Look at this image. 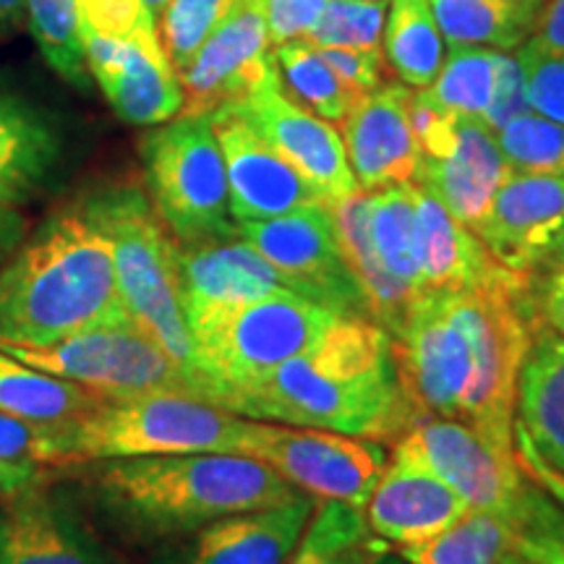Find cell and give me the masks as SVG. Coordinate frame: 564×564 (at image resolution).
Here are the masks:
<instances>
[{
  "mask_svg": "<svg viewBox=\"0 0 564 564\" xmlns=\"http://www.w3.org/2000/svg\"><path fill=\"white\" fill-rule=\"evenodd\" d=\"M539 324L533 278L491 291L415 293L392 337L411 413L460 421L512 447L520 371Z\"/></svg>",
  "mask_w": 564,
  "mask_h": 564,
  "instance_id": "cell-1",
  "label": "cell"
},
{
  "mask_svg": "<svg viewBox=\"0 0 564 564\" xmlns=\"http://www.w3.org/2000/svg\"><path fill=\"white\" fill-rule=\"evenodd\" d=\"M225 411L377 442H394L413 419L392 337L364 314L337 316L308 348L232 394Z\"/></svg>",
  "mask_w": 564,
  "mask_h": 564,
  "instance_id": "cell-2",
  "label": "cell"
},
{
  "mask_svg": "<svg viewBox=\"0 0 564 564\" xmlns=\"http://www.w3.org/2000/svg\"><path fill=\"white\" fill-rule=\"evenodd\" d=\"M129 324L110 241L79 202L55 209L0 264V343L42 348Z\"/></svg>",
  "mask_w": 564,
  "mask_h": 564,
  "instance_id": "cell-3",
  "label": "cell"
},
{
  "mask_svg": "<svg viewBox=\"0 0 564 564\" xmlns=\"http://www.w3.org/2000/svg\"><path fill=\"white\" fill-rule=\"evenodd\" d=\"M89 465L82 478L97 510L139 541L192 535L228 514L264 510L301 489L243 455H141Z\"/></svg>",
  "mask_w": 564,
  "mask_h": 564,
  "instance_id": "cell-4",
  "label": "cell"
},
{
  "mask_svg": "<svg viewBox=\"0 0 564 564\" xmlns=\"http://www.w3.org/2000/svg\"><path fill=\"white\" fill-rule=\"evenodd\" d=\"M79 204L110 241L118 291L131 324L158 343L207 398L194 337L181 308L178 246L150 196L133 183H110L84 194Z\"/></svg>",
  "mask_w": 564,
  "mask_h": 564,
  "instance_id": "cell-5",
  "label": "cell"
},
{
  "mask_svg": "<svg viewBox=\"0 0 564 564\" xmlns=\"http://www.w3.org/2000/svg\"><path fill=\"white\" fill-rule=\"evenodd\" d=\"M251 419L192 394L108 398L61 426L66 465L141 455H243Z\"/></svg>",
  "mask_w": 564,
  "mask_h": 564,
  "instance_id": "cell-6",
  "label": "cell"
},
{
  "mask_svg": "<svg viewBox=\"0 0 564 564\" xmlns=\"http://www.w3.org/2000/svg\"><path fill=\"white\" fill-rule=\"evenodd\" d=\"M150 202L178 246L232 241L228 175L212 116H175L139 141Z\"/></svg>",
  "mask_w": 564,
  "mask_h": 564,
  "instance_id": "cell-7",
  "label": "cell"
},
{
  "mask_svg": "<svg viewBox=\"0 0 564 564\" xmlns=\"http://www.w3.org/2000/svg\"><path fill=\"white\" fill-rule=\"evenodd\" d=\"M343 312L295 291H280L225 314L194 335L196 366L209 403L225 408L232 394L308 348Z\"/></svg>",
  "mask_w": 564,
  "mask_h": 564,
  "instance_id": "cell-8",
  "label": "cell"
},
{
  "mask_svg": "<svg viewBox=\"0 0 564 564\" xmlns=\"http://www.w3.org/2000/svg\"><path fill=\"white\" fill-rule=\"evenodd\" d=\"M394 442L453 486L470 510L497 514L512 528L525 525L546 499L518 465L514 447H497L460 421L413 415Z\"/></svg>",
  "mask_w": 564,
  "mask_h": 564,
  "instance_id": "cell-9",
  "label": "cell"
},
{
  "mask_svg": "<svg viewBox=\"0 0 564 564\" xmlns=\"http://www.w3.org/2000/svg\"><path fill=\"white\" fill-rule=\"evenodd\" d=\"M0 350L32 369L84 384L105 398L167 392L207 400L202 387L158 343L131 324L91 329L42 348L0 343Z\"/></svg>",
  "mask_w": 564,
  "mask_h": 564,
  "instance_id": "cell-10",
  "label": "cell"
},
{
  "mask_svg": "<svg viewBox=\"0 0 564 564\" xmlns=\"http://www.w3.org/2000/svg\"><path fill=\"white\" fill-rule=\"evenodd\" d=\"M243 457L267 463L316 499H335L361 512L387 465V449L377 440L253 419Z\"/></svg>",
  "mask_w": 564,
  "mask_h": 564,
  "instance_id": "cell-11",
  "label": "cell"
},
{
  "mask_svg": "<svg viewBox=\"0 0 564 564\" xmlns=\"http://www.w3.org/2000/svg\"><path fill=\"white\" fill-rule=\"evenodd\" d=\"M238 236L270 262L288 288L343 314H364V299L343 262L333 212L324 204L270 220L238 223Z\"/></svg>",
  "mask_w": 564,
  "mask_h": 564,
  "instance_id": "cell-12",
  "label": "cell"
},
{
  "mask_svg": "<svg viewBox=\"0 0 564 564\" xmlns=\"http://www.w3.org/2000/svg\"><path fill=\"white\" fill-rule=\"evenodd\" d=\"M225 108H232L249 121L251 129L314 188L324 207H335L361 188L350 171L340 133L288 95L278 66L243 100Z\"/></svg>",
  "mask_w": 564,
  "mask_h": 564,
  "instance_id": "cell-13",
  "label": "cell"
},
{
  "mask_svg": "<svg viewBox=\"0 0 564 564\" xmlns=\"http://www.w3.org/2000/svg\"><path fill=\"white\" fill-rule=\"evenodd\" d=\"M91 82L121 121L131 126H160L183 110V87L160 32L110 40L82 32Z\"/></svg>",
  "mask_w": 564,
  "mask_h": 564,
  "instance_id": "cell-14",
  "label": "cell"
},
{
  "mask_svg": "<svg viewBox=\"0 0 564 564\" xmlns=\"http://www.w3.org/2000/svg\"><path fill=\"white\" fill-rule=\"evenodd\" d=\"M272 68L274 58L262 11L253 0H236L220 26L178 70L183 87L181 112L202 116L243 100L270 76Z\"/></svg>",
  "mask_w": 564,
  "mask_h": 564,
  "instance_id": "cell-15",
  "label": "cell"
},
{
  "mask_svg": "<svg viewBox=\"0 0 564 564\" xmlns=\"http://www.w3.org/2000/svg\"><path fill=\"white\" fill-rule=\"evenodd\" d=\"M68 133L55 112L0 74V202L24 207L61 181Z\"/></svg>",
  "mask_w": 564,
  "mask_h": 564,
  "instance_id": "cell-16",
  "label": "cell"
},
{
  "mask_svg": "<svg viewBox=\"0 0 564 564\" xmlns=\"http://www.w3.org/2000/svg\"><path fill=\"white\" fill-rule=\"evenodd\" d=\"M364 512L371 533L400 552L436 539L465 518L470 507L411 449L392 442V455Z\"/></svg>",
  "mask_w": 564,
  "mask_h": 564,
  "instance_id": "cell-17",
  "label": "cell"
},
{
  "mask_svg": "<svg viewBox=\"0 0 564 564\" xmlns=\"http://www.w3.org/2000/svg\"><path fill=\"white\" fill-rule=\"evenodd\" d=\"M280 291L291 288L243 238L178 246L181 308L192 337L246 303L262 301Z\"/></svg>",
  "mask_w": 564,
  "mask_h": 564,
  "instance_id": "cell-18",
  "label": "cell"
},
{
  "mask_svg": "<svg viewBox=\"0 0 564 564\" xmlns=\"http://www.w3.org/2000/svg\"><path fill=\"white\" fill-rule=\"evenodd\" d=\"M564 228V175L510 173L474 232L507 270L533 274Z\"/></svg>",
  "mask_w": 564,
  "mask_h": 564,
  "instance_id": "cell-19",
  "label": "cell"
},
{
  "mask_svg": "<svg viewBox=\"0 0 564 564\" xmlns=\"http://www.w3.org/2000/svg\"><path fill=\"white\" fill-rule=\"evenodd\" d=\"M209 116L228 175L232 220H270L308 204H322L314 188L236 110L217 108Z\"/></svg>",
  "mask_w": 564,
  "mask_h": 564,
  "instance_id": "cell-20",
  "label": "cell"
},
{
  "mask_svg": "<svg viewBox=\"0 0 564 564\" xmlns=\"http://www.w3.org/2000/svg\"><path fill=\"white\" fill-rule=\"evenodd\" d=\"M413 89L387 82L356 100L343 121V144L350 171L364 192L413 183L421 165L408 105Z\"/></svg>",
  "mask_w": 564,
  "mask_h": 564,
  "instance_id": "cell-21",
  "label": "cell"
},
{
  "mask_svg": "<svg viewBox=\"0 0 564 564\" xmlns=\"http://www.w3.org/2000/svg\"><path fill=\"white\" fill-rule=\"evenodd\" d=\"M415 262L421 291H491L528 282L533 274L507 270L491 257L474 230L449 215L447 207L413 183Z\"/></svg>",
  "mask_w": 564,
  "mask_h": 564,
  "instance_id": "cell-22",
  "label": "cell"
},
{
  "mask_svg": "<svg viewBox=\"0 0 564 564\" xmlns=\"http://www.w3.org/2000/svg\"><path fill=\"white\" fill-rule=\"evenodd\" d=\"M319 505L299 491L288 502L238 512L199 528L167 564H285Z\"/></svg>",
  "mask_w": 564,
  "mask_h": 564,
  "instance_id": "cell-23",
  "label": "cell"
},
{
  "mask_svg": "<svg viewBox=\"0 0 564 564\" xmlns=\"http://www.w3.org/2000/svg\"><path fill=\"white\" fill-rule=\"evenodd\" d=\"M0 564H108L76 514L40 484L3 499Z\"/></svg>",
  "mask_w": 564,
  "mask_h": 564,
  "instance_id": "cell-24",
  "label": "cell"
},
{
  "mask_svg": "<svg viewBox=\"0 0 564 564\" xmlns=\"http://www.w3.org/2000/svg\"><path fill=\"white\" fill-rule=\"evenodd\" d=\"M510 173L497 133L478 118H460L453 152L440 160H421L413 183L436 196L455 220L474 230Z\"/></svg>",
  "mask_w": 564,
  "mask_h": 564,
  "instance_id": "cell-25",
  "label": "cell"
},
{
  "mask_svg": "<svg viewBox=\"0 0 564 564\" xmlns=\"http://www.w3.org/2000/svg\"><path fill=\"white\" fill-rule=\"evenodd\" d=\"M329 212H333L335 236L337 246H340L343 262L348 264L352 280H356L358 291H361L366 316L377 322L387 335L394 337L415 293L387 272L377 249H373L369 225V192L358 188L348 199L329 207Z\"/></svg>",
  "mask_w": 564,
  "mask_h": 564,
  "instance_id": "cell-26",
  "label": "cell"
},
{
  "mask_svg": "<svg viewBox=\"0 0 564 564\" xmlns=\"http://www.w3.org/2000/svg\"><path fill=\"white\" fill-rule=\"evenodd\" d=\"M514 413L535 453L564 470V337L539 324L523 371Z\"/></svg>",
  "mask_w": 564,
  "mask_h": 564,
  "instance_id": "cell-27",
  "label": "cell"
},
{
  "mask_svg": "<svg viewBox=\"0 0 564 564\" xmlns=\"http://www.w3.org/2000/svg\"><path fill=\"white\" fill-rule=\"evenodd\" d=\"M449 47L518 51L533 37L546 0H426Z\"/></svg>",
  "mask_w": 564,
  "mask_h": 564,
  "instance_id": "cell-28",
  "label": "cell"
},
{
  "mask_svg": "<svg viewBox=\"0 0 564 564\" xmlns=\"http://www.w3.org/2000/svg\"><path fill=\"white\" fill-rule=\"evenodd\" d=\"M105 400V394L89 387L32 369L0 350V413L45 426H66L100 408Z\"/></svg>",
  "mask_w": 564,
  "mask_h": 564,
  "instance_id": "cell-29",
  "label": "cell"
},
{
  "mask_svg": "<svg viewBox=\"0 0 564 564\" xmlns=\"http://www.w3.org/2000/svg\"><path fill=\"white\" fill-rule=\"evenodd\" d=\"M382 55L405 87H432L444 63V40L426 0H392Z\"/></svg>",
  "mask_w": 564,
  "mask_h": 564,
  "instance_id": "cell-30",
  "label": "cell"
},
{
  "mask_svg": "<svg viewBox=\"0 0 564 564\" xmlns=\"http://www.w3.org/2000/svg\"><path fill=\"white\" fill-rule=\"evenodd\" d=\"M384 552H390V546L371 533L361 510L335 499H319L285 564H369Z\"/></svg>",
  "mask_w": 564,
  "mask_h": 564,
  "instance_id": "cell-31",
  "label": "cell"
},
{
  "mask_svg": "<svg viewBox=\"0 0 564 564\" xmlns=\"http://www.w3.org/2000/svg\"><path fill=\"white\" fill-rule=\"evenodd\" d=\"M274 66H278L282 87L295 102L312 110L314 116L329 123H343L358 97L345 89L335 70L322 61V55L303 40L282 42L272 47Z\"/></svg>",
  "mask_w": 564,
  "mask_h": 564,
  "instance_id": "cell-32",
  "label": "cell"
},
{
  "mask_svg": "<svg viewBox=\"0 0 564 564\" xmlns=\"http://www.w3.org/2000/svg\"><path fill=\"white\" fill-rule=\"evenodd\" d=\"M371 241L387 272L419 293V262H415V202L413 183L369 192Z\"/></svg>",
  "mask_w": 564,
  "mask_h": 564,
  "instance_id": "cell-33",
  "label": "cell"
},
{
  "mask_svg": "<svg viewBox=\"0 0 564 564\" xmlns=\"http://www.w3.org/2000/svg\"><path fill=\"white\" fill-rule=\"evenodd\" d=\"M398 554L408 564H499L512 554V531L497 514L470 510L436 539Z\"/></svg>",
  "mask_w": 564,
  "mask_h": 564,
  "instance_id": "cell-34",
  "label": "cell"
},
{
  "mask_svg": "<svg viewBox=\"0 0 564 564\" xmlns=\"http://www.w3.org/2000/svg\"><path fill=\"white\" fill-rule=\"evenodd\" d=\"M26 26L42 58L74 89H89V68L82 42L79 0H26Z\"/></svg>",
  "mask_w": 564,
  "mask_h": 564,
  "instance_id": "cell-35",
  "label": "cell"
},
{
  "mask_svg": "<svg viewBox=\"0 0 564 564\" xmlns=\"http://www.w3.org/2000/svg\"><path fill=\"white\" fill-rule=\"evenodd\" d=\"M499 51L491 47H449L447 63L426 91L440 108L457 118H478L489 108L494 84H497Z\"/></svg>",
  "mask_w": 564,
  "mask_h": 564,
  "instance_id": "cell-36",
  "label": "cell"
},
{
  "mask_svg": "<svg viewBox=\"0 0 564 564\" xmlns=\"http://www.w3.org/2000/svg\"><path fill=\"white\" fill-rule=\"evenodd\" d=\"M494 133L512 173L564 175V126L528 110Z\"/></svg>",
  "mask_w": 564,
  "mask_h": 564,
  "instance_id": "cell-37",
  "label": "cell"
},
{
  "mask_svg": "<svg viewBox=\"0 0 564 564\" xmlns=\"http://www.w3.org/2000/svg\"><path fill=\"white\" fill-rule=\"evenodd\" d=\"M387 0H327L303 42L312 47L382 51Z\"/></svg>",
  "mask_w": 564,
  "mask_h": 564,
  "instance_id": "cell-38",
  "label": "cell"
},
{
  "mask_svg": "<svg viewBox=\"0 0 564 564\" xmlns=\"http://www.w3.org/2000/svg\"><path fill=\"white\" fill-rule=\"evenodd\" d=\"M232 6L236 0H171L165 6V11L160 13L158 32L175 70L194 58Z\"/></svg>",
  "mask_w": 564,
  "mask_h": 564,
  "instance_id": "cell-39",
  "label": "cell"
},
{
  "mask_svg": "<svg viewBox=\"0 0 564 564\" xmlns=\"http://www.w3.org/2000/svg\"><path fill=\"white\" fill-rule=\"evenodd\" d=\"M525 97L533 112L564 126V53L541 47L533 37L518 47Z\"/></svg>",
  "mask_w": 564,
  "mask_h": 564,
  "instance_id": "cell-40",
  "label": "cell"
},
{
  "mask_svg": "<svg viewBox=\"0 0 564 564\" xmlns=\"http://www.w3.org/2000/svg\"><path fill=\"white\" fill-rule=\"evenodd\" d=\"M0 463L9 465H66L61 444V426L32 423L0 413Z\"/></svg>",
  "mask_w": 564,
  "mask_h": 564,
  "instance_id": "cell-41",
  "label": "cell"
},
{
  "mask_svg": "<svg viewBox=\"0 0 564 564\" xmlns=\"http://www.w3.org/2000/svg\"><path fill=\"white\" fill-rule=\"evenodd\" d=\"M322 61L335 70L350 95L361 100L364 95L382 87L384 55L382 51H356V47H314Z\"/></svg>",
  "mask_w": 564,
  "mask_h": 564,
  "instance_id": "cell-42",
  "label": "cell"
},
{
  "mask_svg": "<svg viewBox=\"0 0 564 564\" xmlns=\"http://www.w3.org/2000/svg\"><path fill=\"white\" fill-rule=\"evenodd\" d=\"M528 110H531V105H528L525 97V79L518 55L510 51H499L497 84H494L489 108L484 112V123L491 131H499L507 121L523 116Z\"/></svg>",
  "mask_w": 564,
  "mask_h": 564,
  "instance_id": "cell-43",
  "label": "cell"
},
{
  "mask_svg": "<svg viewBox=\"0 0 564 564\" xmlns=\"http://www.w3.org/2000/svg\"><path fill=\"white\" fill-rule=\"evenodd\" d=\"M267 21L270 45L303 40L322 17L327 0H253Z\"/></svg>",
  "mask_w": 564,
  "mask_h": 564,
  "instance_id": "cell-44",
  "label": "cell"
},
{
  "mask_svg": "<svg viewBox=\"0 0 564 564\" xmlns=\"http://www.w3.org/2000/svg\"><path fill=\"white\" fill-rule=\"evenodd\" d=\"M541 278L533 272V308L539 322L564 337V264H544Z\"/></svg>",
  "mask_w": 564,
  "mask_h": 564,
  "instance_id": "cell-45",
  "label": "cell"
},
{
  "mask_svg": "<svg viewBox=\"0 0 564 564\" xmlns=\"http://www.w3.org/2000/svg\"><path fill=\"white\" fill-rule=\"evenodd\" d=\"M512 447L514 457H518V465L523 468V474L531 478L535 486H541L549 497L554 499L556 505L564 510V470L554 468L552 463H546L544 457L535 453L533 442L528 440V434L520 429V423L512 426Z\"/></svg>",
  "mask_w": 564,
  "mask_h": 564,
  "instance_id": "cell-46",
  "label": "cell"
},
{
  "mask_svg": "<svg viewBox=\"0 0 564 564\" xmlns=\"http://www.w3.org/2000/svg\"><path fill=\"white\" fill-rule=\"evenodd\" d=\"M533 40L552 53H564V0H546Z\"/></svg>",
  "mask_w": 564,
  "mask_h": 564,
  "instance_id": "cell-47",
  "label": "cell"
},
{
  "mask_svg": "<svg viewBox=\"0 0 564 564\" xmlns=\"http://www.w3.org/2000/svg\"><path fill=\"white\" fill-rule=\"evenodd\" d=\"M26 238V217L19 207L0 202V264L19 249V243Z\"/></svg>",
  "mask_w": 564,
  "mask_h": 564,
  "instance_id": "cell-48",
  "label": "cell"
},
{
  "mask_svg": "<svg viewBox=\"0 0 564 564\" xmlns=\"http://www.w3.org/2000/svg\"><path fill=\"white\" fill-rule=\"evenodd\" d=\"M42 481V468L32 465H9L0 463V499L13 497V494L30 489Z\"/></svg>",
  "mask_w": 564,
  "mask_h": 564,
  "instance_id": "cell-49",
  "label": "cell"
},
{
  "mask_svg": "<svg viewBox=\"0 0 564 564\" xmlns=\"http://www.w3.org/2000/svg\"><path fill=\"white\" fill-rule=\"evenodd\" d=\"M21 21H26V0H0V30H19Z\"/></svg>",
  "mask_w": 564,
  "mask_h": 564,
  "instance_id": "cell-50",
  "label": "cell"
},
{
  "mask_svg": "<svg viewBox=\"0 0 564 564\" xmlns=\"http://www.w3.org/2000/svg\"><path fill=\"white\" fill-rule=\"evenodd\" d=\"M544 264H564V228H562L560 236H556V241L552 246V251H549Z\"/></svg>",
  "mask_w": 564,
  "mask_h": 564,
  "instance_id": "cell-51",
  "label": "cell"
},
{
  "mask_svg": "<svg viewBox=\"0 0 564 564\" xmlns=\"http://www.w3.org/2000/svg\"><path fill=\"white\" fill-rule=\"evenodd\" d=\"M369 564H408L403 556L400 554H392V552H384L382 556H377V560L369 562Z\"/></svg>",
  "mask_w": 564,
  "mask_h": 564,
  "instance_id": "cell-52",
  "label": "cell"
},
{
  "mask_svg": "<svg viewBox=\"0 0 564 564\" xmlns=\"http://www.w3.org/2000/svg\"><path fill=\"white\" fill-rule=\"evenodd\" d=\"M167 3H171V0H144V6L154 13V17H158V13L165 11V6H167Z\"/></svg>",
  "mask_w": 564,
  "mask_h": 564,
  "instance_id": "cell-53",
  "label": "cell"
},
{
  "mask_svg": "<svg viewBox=\"0 0 564 564\" xmlns=\"http://www.w3.org/2000/svg\"><path fill=\"white\" fill-rule=\"evenodd\" d=\"M499 564H535V562H531V560H523V556H518V554H507L502 562Z\"/></svg>",
  "mask_w": 564,
  "mask_h": 564,
  "instance_id": "cell-54",
  "label": "cell"
}]
</instances>
